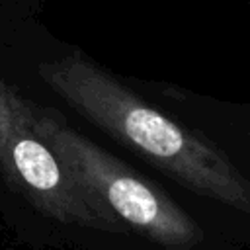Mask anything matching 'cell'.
Listing matches in <instances>:
<instances>
[{"instance_id": "cell-2", "label": "cell", "mask_w": 250, "mask_h": 250, "mask_svg": "<svg viewBox=\"0 0 250 250\" xmlns=\"http://www.w3.org/2000/svg\"><path fill=\"white\" fill-rule=\"evenodd\" d=\"M33 123L72 176L96 195L127 230H135L170 248H188L203 238V230L195 219L164 189L74 131L59 113L33 105Z\"/></svg>"}, {"instance_id": "cell-3", "label": "cell", "mask_w": 250, "mask_h": 250, "mask_svg": "<svg viewBox=\"0 0 250 250\" xmlns=\"http://www.w3.org/2000/svg\"><path fill=\"white\" fill-rule=\"evenodd\" d=\"M0 170L37 211L53 221L104 232L127 227L92 195L37 133L33 104L0 80Z\"/></svg>"}, {"instance_id": "cell-1", "label": "cell", "mask_w": 250, "mask_h": 250, "mask_svg": "<svg viewBox=\"0 0 250 250\" xmlns=\"http://www.w3.org/2000/svg\"><path fill=\"white\" fill-rule=\"evenodd\" d=\"M39 74L74 111L174 182L250 215V180L207 137L148 105L82 55L43 62Z\"/></svg>"}]
</instances>
